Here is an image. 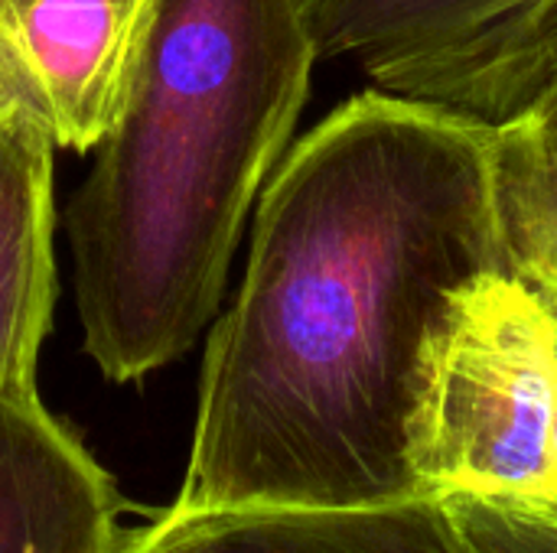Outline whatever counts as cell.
I'll list each match as a JSON object with an SVG mask.
<instances>
[{"label":"cell","mask_w":557,"mask_h":553,"mask_svg":"<svg viewBox=\"0 0 557 553\" xmlns=\"http://www.w3.org/2000/svg\"><path fill=\"white\" fill-rule=\"evenodd\" d=\"M506 271L496 124L369 88L268 176L212 323L180 508H382L428 499L411 460L431 329Z\"/></svg>","instance_id":"6da1fadb"},{"label":"cell","mask_w":557,"mask_h":553,"mask_svg":"<svg viewBox=\"0 0 557 553\" xmlns=\"http://www.w3.org/2000/svg\"><path fill=\"white\" fill-rule=\"evenodd\" d=\"M317 59L300 0H150L65 209L82 345L108 381L166 368L215 319Z\"/></svg>","instance_id":"7a4b0ae2"},{"label":"cell","mask_w":557,"mask_h":553,"mask_svg":"<svg viewBox=\"0 0 557 553\" xmlns=\"http://www.w3.org/2000/svg\"><path fill=\"white\" fill-rule=\"evenodd\" d=\"M411 460L428 499H557V329L512 274L470 280L431 329Z\"/></svg>","instance_id":"3957f363"},{"label":"cell","mask_w":557,"mask_h":553,"mask_svg":"<svg viewBox=\"0 0 557 553\" xmlns=\"http://www.w3.org/2000/svg\"><path fill=\"white\" fill-rule=\"evenodd\" d=\"M300 10L320 59L490 124L522 111L557 68V0H300Z\"/></svg>","instance_id":"277c9868"},{"label":"cell","mask_w":557,"mask_h":553,"mask_svg":"<svg viewBox=\"0 0 557 553\" xmlns=\"http://www.w3.org/2000/svg\"><path fill=\"white\" fill-rule=\"evenodd\" d=\"M150 0H0V72L55 147L104 137Z\"/></svg>","instance_id":"5b68a950"},{"label":"cell","mask_w":557,"mask_h":553,"mask_svg":"<svg viewBox=\"0 0 557 553\" xmlns=\"http://www.w3.org/2000/svg\"><path fill=\"white\" fill-rule=\"evenodd\" d=\"M127 499L39 398H0V553H117Z\"/></svg>","instance_id":"8992f818"},{"label":"cell","mask_w":557,"mask_h":553,"mask_svg":"<svg viewBox=\"0 0 557 553\" xmlns=\"http://www.w3.org/2000/svg\"><path fill=\"white\" fill-rule=\"evenodd\" d=\"M117 553H473L444 499L382 508H180L127 528Z\"/></svg>","instance_id":"52a82bcc"},{"label":"cell","mask_w":557,"mask_h":553,"mask_svg":"<svg viewBox=\"0 0 557 553\" xmlns=\"http://www.w3.org/2000/svg\"><path fill=\"white\" fill-rule=\"evenodd\" d=\"M52 137L20 101L0 104V398L36 394L55 310Z\"/></svg>","instance_id":"ba28073f"},{"label":"cell","mask_w":557,"mask_h":553,"mask_svg":"<svg viewBox=\"0 0 557 553\" xmlns=\"http://www.w3.org/2000/svg\"><path fill=\"white\" fill-rule=\"evenodd\" d=\"M496 212L509 274L557 319V85L496 121Z\"/></svg>","instance_id":"9c48e42d"},{"label":"cell","mask_w":557,"mask_h":553,"mask_svg":"<svg viewBox=\"0 0 557 553\" xmlns=\"http://www.w3.org/2000/svg\"><path fill=\"white\" fill-rule=\"evenodd\" d=\"M447 515L473 553H557V512L516 499L447 495Z\"/></svg>","instance_id":"30bf717a"},{"label":"cell","mask_w":557,"mask_h":553,"mask_svg":"<svg viewBox=\"0 0 557 553\" xmlns=\"http://www.w3.org/2000/svg\"><path fill=\"white\" fill-rule=\"evenodd\" d=\"M7 101H13V95H10V85H7V78L0 72V104H7Z\"/></svg>","instance_id":"8fae6325"},{"label":"cell","mask_w":557,"mask_h":553,"mask_svg":"<svg viewBox=\"0 0 557 553\" xmlns=\"http://www.w3.org/2000/svg\"><path fill=\"white\" fill-rule=\"evenodd\" d=\"M545 508H552V512H557V499H555V502H545Z\"/></svg>","instance_id":"7c38bea8"},{"label":"cell","mask_w":557,"mask_h":553,"mask_svg":"<svg viewBox=\"0 0 557 553\" xmlns=\"http://www.w3.org/2000/svg\"><path fill=\"white\" fill-rule=\"evenodd\" d=\"M548 85H557V68H555V75L548 78ZM548 85H545V88H548Z\"/></svg>","instance_id":"4fadbf2b"}]
</instances>
